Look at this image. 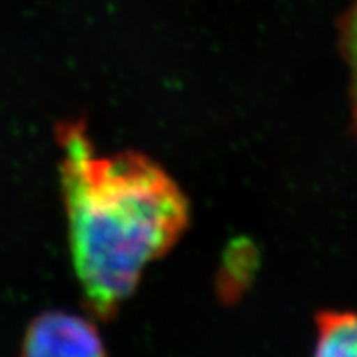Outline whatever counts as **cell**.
Returning a JSON list of instances; mask_svg holds the SVG:
<instances>
[{
    "label": "cell",
    "mask_w": 357,
    "mask_h": 357,
    "mask_svg": "<svg viewBox=\"0 0 357 357\" xmlns=\"http://www.w3.org/2000/svg\"><path fill=\"white\" fill-rule=\"evenodd\" d=\"M58 141L75 270L91 310L111 318L184 234L189 202L146 155L98 154L83 124H63Z\"/></svg>",
    "instance_id": "obj_1"
},
{
    "label": "cell",
    "mask_w": 357,
    "mask_h": 357,
    "mask_svg": "<svg viewBox=\"0 0 357 357\" xmlns=\"http://www.w3.org/2000/svg\"><path fill=\"white\" fill-rule=\"evenodd\" d=\"M26 356H102L105 347L89 321L68 312H45L25 334Z\"/></svg>",
    "instance_id": "obj_2"
},
{
    "label": "cell",
    "mask_w": 357,
    "mask_h": 357,
    "mask_svg": "<svg viewBox=\"0 0 357 357\" xmlns=\"http://www.w3.org/2000/svg\"><path fill=\"white\" fill-rule=\"evenodd\" d=\"M316 356H357V312L326 310L316 316Z\"/></svg>",
    "instance_id": "obj_3"
}]
</instances>
